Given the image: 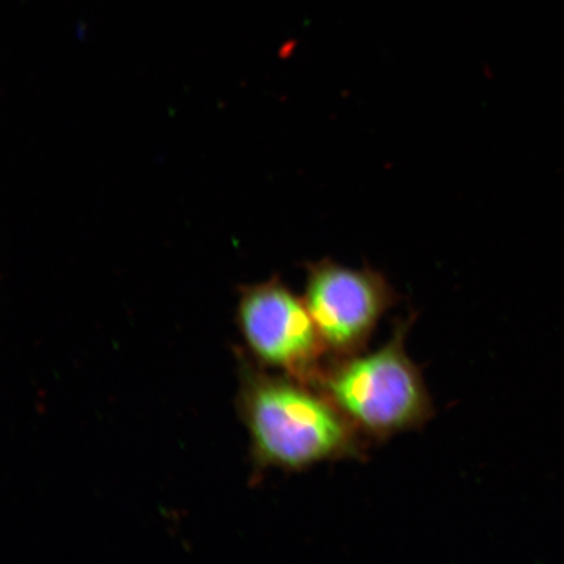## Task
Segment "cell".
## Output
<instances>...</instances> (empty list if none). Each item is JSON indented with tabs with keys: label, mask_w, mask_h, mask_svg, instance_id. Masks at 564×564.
I'll list each match as a JSON object with an SVG mask.
<instances>
[{
	"label": "cell",
	"mask_w": 564,
	"mask_h": 564,
	"mask_svg": "<svg viewBox=\"0 0 564 564\" xmlns=\"http://www.w3.org/2000/svg\"><path fill=\"white\" fill-rule=\"evenodd\" d=\"M414 317L394 324L390 340L376 351L327 358L315 380L368 442L422 429L434 417L421 369L405 350Z\"/></svg>",
	"instance_id": "obj_2"
},
{
	"label": "cell",
	"mask_w": 564,
	"mask_h": 564,
	"mask_svg": "<svg viewBox=\"0 0 564 564\" xmlns=\"http://www.w3.org/2000/svg\"><path fill=\"white\" fill-rule=\"evenodd\" d=\"M303 300L327 358H345L368 349L380 319L400 297L384 274L370 265L355 270L322 259L306 264Z\"/></svg>",
	"instance_id": "obj_3"
},
{
	"label": "cell",
	"mask_w": 564,
	"mask_h": 564,
	"mask_svg": "<svg viewBox=\"0 0 564 564\" xmlns=\"http://www.w3.org/2000/svg\"><path fill=\"white\" fill-rule=\"evenodd\" d=\"M239 411L259 469L303 471L314 465L365 460L369 442L314 384L246 365Z\"/></svg>",
	"instance_id": "obj_1"
},
{
	"label": "cell",
	"mask_w": 564,
	"mask_h": 564,
	"mask_svg": "<svg viewBox=\"0 0 564 564\" xmlns=\"http://www.w3.org/2000/svg\"><path fill=\"white\" fill-rule=\"evenodd\" d=\"M237 317L260 368L315 383L328 356L303 297L273 278L242 288Z\"/></svg>",
	"instance_id": "obj_4"
}]
</instances>
